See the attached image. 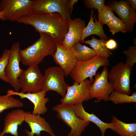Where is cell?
Here are the masks:
<instances>
[{
	"mask_svg": "<svg viewBox=\"0 0 136 136\" xmlns=\"http://www.w3.org/2000/svg\"><path fill=\"white\" fill-rule=\"evenodd\" d=\"M115 16L113 11L108 5L106 6L101 13L98 15V18L103 25L107 24Z\"/></svg>",
	"mask_w": 136,
	"mask_h": 136,
	"instance_id": "f1b7e54d",
	"label": "cell"
},
{
	"mask_svg": "<svg viewBox=\"0 0 136 136\" xmlns=\"http://www.w3.org/2000/svg\"><path fill=\"white\" fill-rule=\"evenodd\" d=\"M110 31L114 35L119 32L126 33L127 30L122 21L117 17L115 16L107 24Z\"/></svg>",
	"mask_w": 136,
	"mask_h": 136,
	"instance_id": "484cf974",
	"label": "cell"
},
{
	"mask_svg": "<svg viewBox=\"0 0 136 136\" xmlns=\"http://www.w3.org/2000/svg\"><path fill=\"white\" fill-rule=\"evenodd\" d=\"M128 4L131 5V8L134 10L136 9V1L135 0H126Z\"/></svg>",
	"mask_w": 136,
	"mask_h": 136,
	"instance_id": "d6a6232c",
	"label": "cell"
},
{
	"mask_svg": "<svg viewBox=\"0 0 136 136\" xmlns=\"http://www.w3.org/2000/svg\"><path fill=\"white\" fill-rule=\"evenodd\" d=\"M78 0H70L68 4V7L70 14L71 15L73 10V6L74 4L77 3Z\"/></svg>",
	"mask_w": 136,
	"mask_h": 136,
	"instance_id": "1f68e13d",
	"label": "cell"
},
{
	"mask_svg": "<svg viewBox=\"0 0 136 136\" xmlns=\"http://www.w3.org/2000/svg\"><path fill=\"white\" fill-rule=\"evenodd\" d=\"M93 82L86 79L79 84L74 83L67 87L64 96L60 99L61 104L74 106L90 99L89 90Z\"/></svg>",
	"mask_w": 136,
	"mask_h": 136,
	"instance_id": "8fae6325",
	"label": "cell"
},
{
	"mask_svg": "<svg viewBox=\"0 0 136 136\" xmlns=\"http://www.w3.org/2000/svg\"><path fill=\"white\" fill-rule=\"evenodd\" d=\"M43 76L42 90L54 91L63 97L69 85L65 81L63 70L59 66L49 67L45 70Z\"/></svg>",
	"mask_w": 136,
	"mask_h": 136,
	"instance_id": "52a82bcc",
	"label": "cell"
},
{
	"mask_svg": "<svg viewBox=\"0 0 136 136\" xmlns=\"http://www.w3.org/2000/svg\"><path fill=\"white\" fill-rule=\"evenodd\" d=\"M73 105L60 104L54 107V111L57 112V116L66 124L71 130L68 134L70 136H80L90 122L78 118L75 115Z\"/></svg>",
	"mask_w": 136,
	"mask_h": 136,
	"instance_id": "5b68a950",
	"label": "cell"
},
{
	"mask_svg": "<svg viewBox=\"0 0 136 136\" xmlns=\"http://www.w3.org/2000/svg\"><path fill=\"white\" fill-rule=\"evenodd\" d=\"M33 0H1L0 11L2 12L6 20L16 21L21 17L31 13Z\"/></svg>",
	"mask_w": 136,
	"mask_h": 136,
	"instance_id": "9c48e42d",
	"label": "cell"
},
{
	"mask_svg": "<svg viewBox=\"0 0 136 136\" xmlns=\"http://www.w3.org/2000/svg\"><path fill=\"white\" fill-rule=\"evenodd\" d=\"M23 105L22 102L12 96H0V114L7 109L21 108Z\"/></svg>",
	"mask_w": 136,
	"mask_h": 136,
	"instance_id": "cb8c5ba5",
	"label": "cell"
},
{
	"mask_svg": "<svg viewBox=\"0 0 136 136\" xmlns=\"http://www.w3.org/2000/svg\"><path fill=\"white\" fill-rule=\"evenodd\" d=\"M108 6L123 22L127 32L132 31L136 22V13L127 1H113Z\"/></svg>",
	"mask_w": 136,
	"mask_h": 136,
	"instance_id": "5bb4252c",
	"label": "cell"
},
{
	"mask_svg": "<svg viewBox=\"0 0 136 136\" xmlns=\"http://www.w3.org/2000/svg\"><path fill=\"white\" fill-rule=\"evenodd\" d=\"M126 58L125 63L131 69L133 67L136 62V46H130L127 50L123 51Z\"/></svg>",
	"mask_w": 136,
	"mask_h": 136,
	"instance_id": "83f0119b",
	"label": "cell"
},
{
	"mask_svg": "<svg viewBox=\"0 0 136 136\" xmlns=\"http://www.w3.org/2000/svg\"><path fill=\"white\" fill-rule=\"evenodd\" d=\"M20 45L19 42L12 44L10 49L8 61L5 70L9 84L17 92H18L21 89L19 78L23 70L20 68Z\"/></svg>",
	"mask_w": 136,
	"mask_h": 136,
	"instance_id": "ba28073f",
	"label": "cell"
},
{
	"mask_svg": "<svg viewBox=\"0 0 136 136\" xmlns=\"http://www.w3.org/2000/svg\"><path fill=\"white\" fill-rule=\"evenodd\" d=\"M44 76L38 65L28 66L19 78L21 92H37L42 90Z\"/></svg>",
	"mask_w": 136,
	"mask_h": 136,
	"instance_id": "30bf717a",
	"label": "cell"
},
{
	"mask_svg": "<svg viewBox=\"0 0 136 136\" xmlns=\"http://www.w3.org/2000/svg\"><path fill=\"white\" fill-rule=\"evenodd\" d=\"M39 33V38L32 44L20 50V62L24 65H38L46 57H52L56 50V44L53 39L46 34Z\"/></svg>",
	"mask_w": 136,
	"mask_h": 136,
	"instance_id": "7a4b0ae2",
	"label": "cell"
},
{
	"mask_svg": "<svg viewBox=\"0 0 136 136\" xmlns=\"http://www.w3.org/2000/svg\"><path fill=\"white\" fill-rule=\"evenodd\" d=\"M56 50L52 56L56 64L64 71L67 76L74 68L77 60L70 49L62 45L56 44Z\"/></svg>",
	"mask_w": 136,
	"mask_h": 136,
	"instance_id": "9a60e30c",
	"label": "cell"
},
{
	"mask_svg": "<svg viewBox=\"0 0 136 136\" xmlns=\"http://www.w3.org/2000/svg\"><path fill=\"white\" fill-rule=\"evenodd\" d=\"M25 116V112L20 109L13 110L8 113L5 117L3 129L0 132V136L8 133L18 136V126L24 121Z\"/></svg>",
	"mask_w": 136,
	"mask_h": 136,
	"instance_id": "e0dca14e",
	"label": "cell"
},
{
	"mask_svg": "<svg viewBox=\"0 0 136 136\" xmlns=\"http://www.w3.org/2000/svg\"><path fill=\"white\" fill-rule=\"evenodd\" d=\"M110 65L108 58L97 55L91 59L84 61H78L69 74L73 84H79L87 78L93 81L98 69L101 66L107 67Z\"/></svg>",
	"mask_w": 136,
	"mask_h": 136,
	"instance_id": "3957f363",
	"label": "cell"
},
{
	"mask_svg": "<svg viewBox=\"0 0 136 136\" xmlns=\"http://www.w3.org/2000/svg\"><path fill=\"white\" fill-rule=\"evenodd\" d=\"M10 52V49H5L0 58V79L9 84L5 73L6 67L7 65Z\"/></svg>",
	"mask_w": 136,
	"mask_h": 136,
	"instance_id": "4316f807",
	"label": "cell"
},
{
	"mask_svg": "<svg viewBox=\"0 0 136 136\" xmlns=\"http://www.w3.org/2000/svg\"><path fill=\"white\" fill-rule=\"evenodd\" d=\"M24 121L31 129L29 131L25 129L27 136H33L35 134L40 136L42 131L47 132L51 136H57L54 133L49 123L39 114L35 115L30 112H25Z\"/></svg>",
	"mask_w": 136,
	"mask_h": 136,
	"instance_id": "2e32d148",
	"label": "cell"
},
{
	"mask_svg": "<svg viewBox=\"0 0 136 136\" xmlns=\"http://www.w3.org/2000/svg\"><path fill=\"white\" fill-rule=\"evenodd\" d=\"M0 19L3 21L6 20V18L4 16L3 13L0 11Z\"/></svg>",
	"mask_w": 136,
	"mask_h": 136,
	"instance_id": "836d02e7",
	"label": "cell"
},
{
	"mask_svg": "<svg viewBox=\"0 0 136 136\" xmlns=\"http://www.w3.org/2000/svg\"><path fill=\"white\" fill-rule=\"evenodd\" d=\"M82 103L73 106V109L75 115L81 119L94 123L100 129L101 136H104L107 129H112L113 125L112 123L111 122L109 123L104 122L93 113L90 114L86 112L83 107Z\"/></svg>",
	"mask_w": 136,
	"mask_h": 136,
	"instance_id": "d6986e66",
	"label": "cell"
},
{
	"mask_svg": "<svg viewBox=\"0 0 136 136\" xmlns=\"http://www.w3.org/2000/svg\"><path fill=\"white\" fill-rule=\"evenodd\" d=\"M105 45L107 49L111 50L116 49L118 46L117 42L113 39H110L108 40H107Z\"/></svg>",
	"mask_w": 136,
	"mask_h": 136,
	"instance_id": "4dcf8cb0",
	"label": "cell"
},
{
	"mask_svg": "<svg viewBox=\"0 0 136 136\" xmlns=\"http://www.w3.org/2000/svg\"><path fill=\"white\" fill-rule=\"evenodd\" d=\"M46 92L42 90L35 93L28 92L23 93L17 92L12 90L7 91V96L17 95L21 99L26 98L31 102L34 105L32 113L34 114L43 115L48 111L46 104L49 101L48 97H46Z\"/></svg>",
	"mask_w": 136,
	"mask_h": 136,
	"instance_id": "4fadbf2b",
	"label": "cell"
},
{
	"mask_svg": "<svg viewBox=\"0 0 136 136\" xmlns=\"http://www.w3.org/2000/svg\"><path fill=\"white\" fill-rule=\"evenodd\" d=\"M111 123L112 129L120 136H131L136 133V123H126L113 115Z\"/></svg>",
	"mask_w": 136,
	"mask_h": 136,
	"instance_id": "44dd1931",
	"label": "cell"
},
{
	"mask_svg": "<svg viewBox=\"0 0 136 136\" xmlns=\"http://www.w3.org/2000/svg\"><path fill=\"white\" fill-rule=\"evenodd\" d=\"M104 0H85L83 2L84 5L88 8L97 9L99 15L103 11L106 5Z\"/></svg>",
	"mask_w": 136,
	"mask_h": 136,
	"instance_id": "f546056e",
	"label": "cell"
},
{
	"mask_svg": "<svg viewBox=\"0 0 136 136\" xmlns=\"http://www.w3.org/2000/svg\"><path fill=\"white\" fill-rule=\"evenodd\" d=\"M131 136H136V133H135V134L133 135H132Z\"/></svg>",
	"mask_w": 136,
	"mask_h": 136,
	"instance_id": "e575fe53",
	"label": "cell"
},
{
	"mask_svg": "<svg viewBox=\"0 0 136 136\" xmlns=\"http://www.w3.org/2000/svg\"><path fill=\"white\" fill-rule=\"evenodd\" d=\"M131 68L125 63L120 62L113 66L108 72L109 82L114 90L130 95V77Z\"/></svg>",
	"mask_w": 136,
	"mask_h": 136,
	"instance_id": "277c9868",
	"label": "cell"
},
{
	"mask_svg": "<svg viewBox=\"0 0 136 136\" xmlns=\"http://www.w3.org/2000/svg\"><path fill=\"white\" fill-rule=\"evenodd\" d=\"M107 67H104L101 72H98L94 76L95 80L89 90L90 99L95 98L98 101L107 102L109 96L114 91L109 83L107 77Z\"/></svg>",
	"mask_w": 136,
	"mask_h": 136,
	"instance_id": "7c38bea8",
	"label": "cell"
},
{
	"mask_svg": "<svg viewBox=\"0 0 136 136\" xmlns=\"http://www.w3.org/2000/svg\"><path fill=\"white\" fill-rule=\"evenodd\" d=\"M66 136H70L68 134V135H67Z\"/></svg>",
	"mask_w": 136,
	"mask_h": 136,
	"instance_id": "d590c367",
	"label": "cell"
},
{
	"mask_svg": "<svg viewBox=\"0 0 136 136\" xmlns=\"http://www.w3.org/2000/svg\"><path fill=\"white\" fill-rule=\"evenodd\" d=\"M92 37L91 40H84L83 43L89 45L97 55L108 58L111 53L107 49L105 45L107 40L104 39L98 40L93 36Z\"/></svg>",
	"mask_w": 136,
	"mask_h": 136,
	"instance_id": "603a6c76",
	"label": "cell"
},
{
	"mask_svg": "<svg viewBox=\"0 0 136 136\" xmlns=\"http://www.w3.org/2000/svg\"><path fill=\"white\" fill-rule=\"evenodd\" d=\"M94 11H91L90 18L86 27L84 28L80 42H83L88 36L95 35L99 36L101 39L107 40L108 37L105 34L103 29V24L99 21H97L95 15L93 16Z\"/></svg>",
	"mask_w": 136,
	"mask_h": 136,
	"instance_id": "ffe728a7",
	"label": "cell"
},
{
	"mask_svg": "<svg viewBox=\"0 0 136 136\" xmlns=\"http://www.w3.org/2000/svg\"><path fill=\"white\" fill-rule=\"evenodd\" d=\"M108 101L115 104L136 103V92H133L131 95L118 92L114 90L110 95Z\"/></svg>",
	"mask_w": 136,
	"mask_h": 136,
	"instance_id": "d4e9b609",
	"label": "cell"
},
{
	"mask_svg": "<svg viewBox=\"0 0 136 136\" xmlns=\"http://www.w3.org/2000/svg\"><path fill=\"white\" fill-rule=\"evenodd\" d=\"M85 23L79 18L72 19L69 23V28L62 45L71 49L76 44L79 43Z\"/></svg>",
	"mask_w": 136,
	"mask_h": 136,
	"instance_id": "ac0fdd59",
	"label": "cell"
},
{
	"mask_svg": "<svg viewBox=\"0 0 136 136\" xmlns=\"http://www.w3.org/2000/svg\"><path fill=\"white\" fill-rule=\"evenodd\" d=\"M78 61H84L89 60L97 55L92 48L78 43L71 49Z\"/></svg>",
	"mask_w": 136,
	"mask_h": 136,
	"instance_id": "7402d4cb",
	"label": "cell"
},
{
	"mask_svg": "<svg viewBox=\"0 0 136 136\" xmlns=\"http://www.w3.org/2000/svg\"><path fill=\"white\" fill-rule=\"evenodd\" d=\"M33 27L36 31L50 37L56 44L62 45L69 28V23L58 13L46 14H30L16 21Z\"/></svg>",
	"mask_w": 136,
	"mask_h": 136,
	"instance_id": "6da1fadb",
	"label": "cell"
},
{
	"mask_svg": "<svg viewBox=\"0 0 136 136\" xmlns=\"http://www.w3.org/2000/svg\"><path fill=\"white\" fill-rule=\"evenodd\" d=\"M70 0H33L31 13L46 14L54 13L61 14L69 23L71 20L68 4Z\"/></svg>",
	"mask_w": 136,
	"mask_h": 136,
	"instance_id": "8992f818",
	"label": "cell"
}]
</instances>
